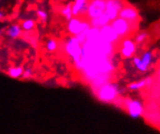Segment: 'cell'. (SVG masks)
Returning a JSON list of instances; mask_svg holds the SVG:
<instances>
[{
    "label": "cell",
    "mask_w": 160,
    "mask_h": 134,
    "mask_svg": "<svg viewBox=\"0 0 160 134\" xmlns=\"http://www.w3.org/2000/svg\"><path fill=\"white\" fill-rule=\"evenodd\" d=\"M95 97L103 103H115L119 97V87L116 83H106L101 87L93 90Z\"/></svg>",
    "instance_id": "cell-1"
},
{
    "label": "cell",
    "mask_w": 160,
    "mask_h": 134,
    "mask_svg": "<svg viewBox=\"0 0 160 134\" xmlns=\"http://www.w3.org/2000/svg\"><path fill=\"white\" fill-rule=\"evenodd\" d=\"M63 50L66 55L71 59L73 65L76 64L80 59H81V54H82V44L77 40V38L75 36H69L66 41L64 42L63 45Z\"/></svg>",
    "instance_id": "cell-2"
},
{
    "label": "cell",
    "mask_w": 160,
    "mask_h": 134,
    "mask_svg": "<svg viewBox=\"0 0 160 134\" xmlns=\"http://www.w3.org/2000/svg\"><path fill=\"white\" fill-rule=\"evenodd\" d=\"M110 24L115 29V31L119 36L120 39L127 38L130 34H132L134 32V30L137 28L136 24L130 23L129 22L123 20V18H121L119 17L115 18L114 21H112L110 23Z\"/></svg>",
    "instance_id": "cell-3"
},
{
    "label": "cell",
    "mask_w": 160,
    "mask_h": 134,
    "mask_svg": "<svg viewBox=\"0 0 160 134\" xmlns=\"http://www.w3.org/2000/svg\"><path fill=\"white\" fill-rule=\"evenodd\" d=\"M90 27L91 26L88 20H87L86 18H78V17H73L70 21L67 22L66 24L67 32L71 36H77L82 32L88 31Z\"/></svg>",
    "instance_id": "cell-4"
},
{
    "label": "cell",
    "mask_w": 160,
    "mask_h": 134,
    "mask_svg": "<svg viewBox=\"0 0 160 134\" xmlns=\"http://www.w3.org/2000/svg\"><path fill=\"white\" fill-rule=\"evenodd\" d=\"M122 105H123V108L125 109L127 114L132 119H138L144 115V112H145L144 105L138 99L126 98L123 100Z\"/></svg>",
    "instance_id": "cell-5"
},
{
    "label": "cell",
    "mask_w": 160,
    "mask_h": 134,
    "mask_svg": "<svg viewBox=\"0 0 160 134\" xmlns=\"http://www.w3.org/2000/svg\"><path fill=\"white\" fill-rule=\"evenodd\" d=\"M105 8L106 0H89L86 18L87 20H91V18L101 16L105 13Z\"/></svg>",
    "instance_id": "cell-6"
},
{
    "label": "cell",
    "mask_w": 160,
    "mask_h": 134,
    "mask_svg": "<svg viewBox=\"0 0 160 134\" xmlns=\"http://www.w3.org/2000/svg\"><path fill=\"white\" fill-rule=\"evenodd\" d=\"M118 17L129 22L130 23L136 24V25H138V23L140 21V15L137 9L134 6L126 4V3L119 11Z\"/></svg>",
    "instance_id": "cell-7"
},
{
    "label": "cell",
    "mask_w": 160,
    "mask_h": 134,
    "mask_svg": "<svg viewBox=\"0 0 160 134\" xmlns=\"http://www.w3.org/2000/svg\"><path fill=\"white\" fill-rule=\"evenodd\" d=\"M124 5H125L124 0H106L105 14L108 16L111 22L118 17L119 11Z\"/></svg>",
    "instance_id": "cell-8"
},
{
    "label": "cell",
    "mask_w": 160,
    "mask_h": 134,
    "mask_svg": "<svg viewBox=\"0 0 160 134\" xmlns=\"http://www.w3.org/2000/svg\"><path fill=\"white\" fill-rule=\"evenodd\" d=\"M99 34L102 40H104L105 42H108L112 45H117L119 43V41H121L119 36L117 34V32L115 31L114 28L112 27L111 24H107L105 26L99 28Z\"/></svg>",
    "instance_id": "cell-9"
},
{
    "label": "cell",
    "mask_w": 160,
    "mask_h": 134,
    "mask_svg": "<svg viewBox=\"0 0 160 134\" xmlns=\"http://www.w3.org/2000/svg\"><path fill=\"white\" fill-rule=\"evenodd\" d=\"M119 49H120L119 50L120 55L122 59H128L134 56L136 50H137V47H136V43L127 37V38H124V39H121Z\"/></svg>",
    "instance_id": "cell-10"
},
{
    "label": "cell",
    "mask_w": 160,
    "mask_h": 134,
    "mask_svg": "<svg viewBox=\"0 0 160 134\" xmlns=\"http://www.w3.org/2000/svg\"><path fill=\"white\" fill-rule=\"evenodd\" d=\"M89 0H74L72 2L73 17L86 18Z\"/></svg>",
    "instance_id": "cell-11"
},
{
    "label": "cell",
    "mask_w": 160,
    "mask_h": 134,
    "mask_svg": "<svg viewBox=\"0 0 160 134\" xmlns=\"http://www.w3.org/2000/svg\"><path fill=\"white\" fill-rule=\"evenodd\" d=\"M7 37H9L12 40H16L18 38H20L22 35V29L20 24L15 23L9 26L4 32Z\"/></svg>",
    "instance_id": "cell-12"
},
{
    "label": "cell",
    "mask_w": 160,
    "mask_h": 134,
    "mask_svg": "<svg viewBox=\"0 0 160 134\" xmlns=\"http://www.w3.org/2000/svg\"><path fill=\"white\" fill-rule=\"evenodd\" d=\"M88 21H89L90 26L95 27V28H101L107 24H110V23H111L110 18H108V16L105 13L97 18H91V20H88Z\"/></svg>",
    "instance_id": "cell-13"
},
{
    "label": "cell",
    "mask_w": 160,
    "mask_h": 134,
    "mask_svg": "<svg viewBox=\"0 0 160 134\" xmlns=\"http://www.w3.org/2000/svg\"><path fill=\"white\" fill-rule=\"evenodd\" d=\"M23 73L22 66H11L6 70V74L12 79H21Z\"/></svg>",
    "instance_id": "cell-14"
},
{
    "label": "cell",
    "mask_w": 160,
    "mask_h": 134,
    "mask_svg": "<svg viewBox=\"0 0 160 134\" xmlns=\"http://www.w3.org/2000/svg\"><path fill=\"white\" fill-rule=\"evenodd\" d=\"M60 15L65 18V21L68 22L73 18V14H72V3H67L66 5H64L60 8Z\"/></svg>",
    "instance_id": "cell-15"
},
{
    "label": "cell",
    "mask_w": 160,
    "mask_h": 134,
    "mask_svg": "<svg viewBox=\"0 0 160 134\" xmlns=\"http://www.w3.org/2000/svg\"><path fill=\"white\" fill-rule=\"evenodd\" d=\"M21 27L22 31L25 32H31L35 29L36 27V23L34 20H31V18H27V20H24L21 23Z\"/></svg>",
    "instance_id": "cell-16"
},
{
    "label": "cell",
    "mask_w": 160,
    "mask_h": 134,
    "mask_svg": "<svg viewBox=\"0 0 160 134\" xmlns=\"http://www.w3.org/2000/svg\"><path fill=\"white\" fill-rule=\"evenodd\" d=\"M46 51L50 53V54H52L54 52L58 51V42L56 41L54 38H50V39H48V41L46 42Z\"/></svg>",
    "instance_id": "cell-17"
},
{
    "label": "cell",
    "mask_w": 160,
    "mask_h": 134,
    "mask_svg": "<svg viewBox=\"0 0 160 134\" xmlns=\"http://www.w3.org/2000/svg\"><path fill=\"white\" fill-rule=\"evenodd\" d=\"M147 87V84H146V79L142 80V81H139V82H134V83H131L128 85V89L130 90H140L142 89H145Z\"/></svg>",
    "instance_id": "cell-18"
},
{
    "label": "cell",
    "mask_w": 160,
    "mask_h": 134,
    "mask_svg": "<svg viewBox=\"0 0 160 134\" xmlns=\"http://www.w3.org/2000/svg\"><path fill=\"white\" fill-rule=\"evenodd\" d=\"M141 60H142L143 64L148 69V67H149L150 63H152V52H149V51H148V52H146V53L143 54V56L141 57Z\"/></svg>",
    "instance_id": "cell-19"
},
{
    "label": "cell",
    "mask_w": 160,
    "mask_h": 134,
    "mask_svg": "<svg viewBox=\"0 0 160 134\" xmlns=\"http://www.w3.org/2000/svg\"><path fill=\"white\" fill-rule=\"evenodd\" d=\"M133 65L136 67V68H137L139 71L143 72V73L148 71V68L143 64L142 60H141V59H140V57H138V56H134V57H133Z\"/></svg>",
    "instance_id": "cell-20"
},
{
    "label": "cell",
    "mask_w": 160,
    "mask_h": 134,
    "mask_svg": "<svg viewBox=\"0 0 160 134\" xmlns=\"http://www.w3.org/2000/svg\"><path fill=\"white\" fill-rule=\"evenodd\" d=\"M36 15H37V18H38V20L41 23H43V24L47 23V22H48V18H49L47 12H45L44 10H37Z\"/></svg>",
    "instance_id": "cell-21"
},
{
    "label": "cell",
    "mask_w": 160,
    "mask_h": 134,
    "mask_svg": "<svg viewBox=\"0 0 160 134\" xmlns=\"http://www.w3.org/2000/svg\"><path fill=\"white\" fill-rule=\"evenodd\" d=\"M33 69L31 67H27V68L23 69V73H22V79L23 80H31L33 78Z\"/></svg>",
    "instance_id": "cell-22"
},
{
    "label": "cell",
    "mask_w": 160,
    "mask_h": 134,
    "mask_svg": "<svg viewBox=\"0 0 160 134\" xmlns=\"http://www.w3.org/2000/svg\"><path fill=\"white\" fill-rule=\"evenodd\" d=\"M147 38H148V33L147 32H145V31H143V32H140L139 34H137L136 35V37H135V43L136 44H142V43H144L146 40H147Z\"/></svg>",
    "instance_id": "cell-23"
},
{
    "label": "cell",
    "mask_w": 160,
    "mask_h": 134,
    "mask_svg": "<svg viewBox=\"0 0 160 134\" xmlns=\"http://www.w3.org/2000/svg\"><path fill=\"white\" fill-rule=\"evenodd\" d=\"M4 20H5V16L1 11H0V22H3Z\"/></svg>",
    "instance_id": "cell-24"
},
{
    "label": "cell",
    "mask_w": 160,
    "mask_h": 134,
    "mask_svg": "<svg viewBox=\"0 0 160 134\" xmlns=\"http://www.w3.org/2000/svg\"><path fill=\"white\" fill-rule=\"evenodd\" d=\"M4 31H5L4 29H0V42H1V35H2V33H3Z\"/></svg>",
    "instance_id": "cell-25"
},
{
    "label": "cell",
    "mask_w": 160,
    "mask_h": 134,
    "mask_svg": "<svg viewBox=\"0 0 160 134\" xmlns=\"http://www.w3.org/2000/svg\"><path fill=\"white\" fill-rule=\"evenodd\" d=\"M61 1H65V0H61Z\"/></svg>",
    "instance_id": "cell-26"
},
{
    "label": "cell",
    "mask_w": 160,
    "mask_h": 134,
    "mask_svg": "<svg viewBox=\"0 0 160 134\" xmlns=\"http://www.w3.org/2000/svg\"><path fill=\"white\" fill-rule=\"evenodd\" d=\"M159 75H160V71H159Z\"/></svg>",
    "instance_id": "cell-27"
}]
</instances>
